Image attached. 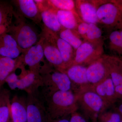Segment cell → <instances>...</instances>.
Masks as SVG:
<instances>
[{
	"instance_id": "7a4b0ae2",
	"label": "cell",
	"mask_w": 122,
	"mask_h": 122,
	"mask_svg": "<svg viewBox=\"0 0 122 122\" xmlns=\"http://www.w3.org/2000/svg\"><path fill=\"white\" fill-rule=\"evenodd\" d=\"M14 15L15 23L11 25L7 33L15 39L22 53H24L39 41L41 35L22 15L15 11Z\"/></svg>"
},
{
	"instance_id": "2e32d148",
	"label": "cell",
	"mask_w": 122,
	"mask_h": 122,
	"mask_svg": "<svg viewBox=\"0 0 122 122\" xmlns=\"http://www.w3.org/2000/svg\"><path fill=\"white\" fill-rule=\"evenodd\" d=\"M22 52L16 41L8 33L0 35V57L16 59Z\"/></svg>"
},
{
	"instance_id": "52a82bcc",
	"label": "cell",
	"mask_w": 122,
	"mask_h": 122,
	"mask_svg": "<svg viewBox=\"0 0 122 122\" xmlns=\"http://www.w3.org/2000/svg\"><path fill=\"white\" fill-rule=\"evenodd\" d=\"M7 83L12 90H23L27 94L42 87L41 78L39 73L29 70L26 73L18 76L15 72L10 75L6 79Z\"/></svg>"
},
{
	"instance_id": "484cf974",
	"label": "cell",
	"mask_w": 122,
	"mask_h": 122,
	"mask_svg": "<svg viewBox=\"0 0 122 122\" xmlns=\"http://www.w3.org/2000/svg\"><path fill=\"white\" fill-rule=\"evenodd\" d=\"M83 40L95 46H103L102 31L96 24H89L88 30Z\"/></svg>"
},
{
	"instance_id": "277c9868",
	"label": "cell",
	"mask_w": 122,
	"mask_h": 122,
	"mask_svg": "<svg viewBox=\"0 0 122 122\" xmlns=\"http://www.w3.org/2000/svg\"><path fill=\"white\" fill-rule=\"evenodd\" d=\"M76 95L78 109L84 117L92 122L97 121L103 110V102L100 97L90 89Z\"/></svg>"
},
{
	"instance_id": "3957f363",
	"label": "cell",
	"mask_w": 122,
	"mask_h": 122,
	"mask_svg": "<svg viewBox=\"0 0 122 122\" xmlns=\"http://www.w3.org/2000/svg\"><path fill=\"white\" fill-rule=\"evenodd\" d=\"M43 89L47 92L72 90L69 78L64 72L56 70L49 63L45 62L39 71Z\"/></svg>"
},
{
	"instance_id": "d4e9b609",
	"label": "cell",
	"mask_w": 122,
	"mask_h": 122,
	"mask_svg": "<svg viewBox=\"0 0 122 122\" xmlns=\"http://www.w3.org/2000/svg\"><path fill=\"white\" fill-rule=\"evenodd\" d=\"M12 5L5 2H0V28L9 29L14 14Z\"/></svg>"
},
{
	"instance_id": "74e56055",
	"label": "cell",
	"mask_w": 122,
	"mask_h": 122,
	"mask_svg": "<svg viewBox=\"0 0 122 122\" xmlns=\"http://www.w3.org/2000/svg\"><path fill=\"white\" fill-rule=\"evenodd\" d=\"M121 122H122V120H121Z\"/></svg>"
},
{
	"instance_id": "ffe728a7",
	"label": "cell",
	"mask_w": 122,
	"mask_h": 122,
	"mask_svg": "<svg viewBox=\"0 0 122 122\" xmlns=\"http://www.w3.org/2000/svg\"><path fill=\"white\" fill-rule=\"evenodd\" d=\"M20 65L18 58L13 59L6 57H0V91L3 87L8 76Z\"/></svg>"
},
{
	"instance_id": "e575fe53",
	"label": "cell",
	"mask_w": 122,
	"mask_h": 122,
	"mask_svg": "<svg viewBox=\"0 0 122 122\" xmlns=\"http://www.w3.org/2000/svg\"><path fill=\"white\" fill-rule=\"evenodd\" d=\"M122 26V22H121V25H120V26Z\"/></svg>"
},
{
	"instance_id": "5bb4252c",
	"label": "cell",
	"mask_w": 122,
	"mask_h": 122,
	"mask_svg": "<svg viewBox=\"0 0 122 122\" xmlns=\"http://www.w3.org/2000/svg\"><path fill=\"white\" fill-rule=\"evenodd\" d=\"M86 75L91 86L101 83L110 76L104 55L87 66Z\"/></svg>"
},
{
	"instance_id": "e0dca14e",
	"label": "cell",
	"mask_w": 122,
	"mask_h": 122,
	"mask_svg": "<svg viewBox=\"0 0 122 122\" xmlns=\"http://www.w3.org/2000/svg\"><path fill=\"white\" fill-rule=\"evenodd\" d=\"M18 10V13L25 18H28L38 23L41 20V13L37 4L33 0L13 1Z\"/></svg>"
},
{
	"instance_id": "4fadbf2b",
	"label": "cell",
	"mask_w": 122,
	"mask_h": 122,
	"mask_svg": "<svg viewBox=\"0 0 122 122\" xmlns=\"http://www.w3.org/2000/svg\"><path fill=\"white\" fill-rule=\"evenodd\" d=\"M104 58L118 98L122 99V60L104 55Z\"/></svg>"
},
{
	"instance_id": "7402d4cb",
	"label": "cell",
	"mask_w": 122,
	"mask_h": 122,
	"mask_svg": "<svg viewBox=\"0 0 122 122\" xmlns=\"http://www.w3.org/2000/svg\"><path fill=\"white\" fill-rule=\"evenodd\" d=\"M41 20L45 25V29L54 33L57 34L62 28L59 24L54 10L51 8L41 12Z\"/></svg>"
},
{
	"instance_id": "8992f818",
	"label": "cell",
	"mask_w": 122,
	"mask_h": 122,
	"mask_svg": "<svg viewBox=\"0 0 122 122\" xmlns=\"http://www.w3.org/2000/svg\"><path fill=\"white\" fill-rule=\"evenodd\" d=\"M97 15L98 23L110 28L120 26L122 7L115 1L98 0Z\"/></svg>"
},
{
	"instance_id": "f546056e",
	"label": "cell",
	"mask_w": 122,
	"mask_h": 122,
	"mask_svg": "<svg viewBox=\"0 0 122 122\" xmlns=\"http://www.w3.org/2000/svg\"><path fill=\"white\" fill-rule=\"evenodd\" d=\"M89 24L86 22L81 21L79 23L76 30V32L83 40L88 30Z\"/></svg>"
},
{
	"instance_id": "6da1fadb",
	"label": "cell",
	"mask_w": 122,
	"mask_h": 122,
	"mask_svg": "<svg viewBox=\"0 0 122 122\" xmlns=\"http://www.w3.org/2000/svg\"><path fill=\"white\" fill-rule=\"evenodd\" d=\"M41 92L51 120L66 117L78 109L77 95L72 90Z\"/></svg>"
},
{
	"instance_id": "9a60e30c",
	"label": "cell",
	"mask_w": 122,
	"mask_h": 122,
	"mask_svg": "<svg viewBox=\"0 0 122 122\" xmlns=\"http://www.w3.org/2000/svg\"><path fill=\"white\" fill-rule=\"evenodd\" d=\"M98 0H75L77 13L82 21L89 24L98 23L97 15Z\"/></svg>"
},
{
	"instance_id": "4316f807",
	"label": "cell",
	"mask_w": 122,
	"mask_h": 122,
	"mask_svg": "<svg viewBox=\"0 0 122 122\" xmlns=\"http://www.w3.org/2000/svg\"><path fill=\"white\" fill-rule=\"evenodd\" d=\"M47 1L49 7L51 8L58 10L71 11L77 14L76 11L75 0H50Z\"/></svg>"
},
{
	"instance_id": "83f0119b",
	"label": "cell",
	"mask_w": 122,
	"mask_h": 122,
	"mask_svg": "<svg viewBox=\"0 0 122 122\" xmlns=\"http://www.w3.org/2000/svg\"><path fill=\"white\" fill-rule=\"evenodd\" d=\"M122 116L114 109H109L103 112L99 115L97 121L98 122H121Z\"/></svg>"
},
{
	"instance_id": "4dcf8cb0",
	"label": "cell",
	"mask_w": 122,
	"mask_h": 122,
	"mask_svg": "<svg viewBox=\"0 0 122 122\" xmlns=\"http://www.w3.org/2000/svg\"><path fill=\"white\" fill-rule=\"evenodd\" d=\"M70 116V122H87L84 116L77 111L74 112Z\"/></svg>"
},
{
	"instance_id": "30bf717a",
	"label": "cell",
	"mask_w": 122,
	"mask_h": 122,
	"mask_svg": "<svg viewBox=\"0 0 122 122\" xmlns=\"http://www.w3.org/2000/svg\"><path fill=\"white\" fill-rule=\"evenodd\" d=\"M87 68L86 66L76 65L70 66L65 71L71 81L72 90L76 94L91 87L87 80Z\"/></svg>"
},
{
	"instance_id": "9c48e42d",
	"label": "cell",
	"mask_w": 122,
	"mask_h": 122,
	"mask_svg": "<svg viewBox=\"0 0 122 122\" xmlns=\"http://www.w3.org/2000/svg\"><path fill=\"white\" fill-rule=\"evenodd\" d=\"M103 52V46H95L88 42L83 41L75 51L73 61L70 66L76 65L87 66L102 56Z\"/></svg>"
},
{
	"instance_id": "ba28073f",
	"label": "cell",
	"mask_w": 122,
	"mask_h": 122,
	"mask_svg": "<svg viewBox=\"0 0 122 122\" xmlns=\"http://www.w3.org/2000/svg\"><path fill=\"white\" fill-rule=\"evenodd\" d=\"M55 34L44 29L41 37L44 56L51 66L56 70L65 73V65L55 40Z\"/></svg>"
},
{
	"instance_id": "603a6c76",
	"label": "cell",
	"mask_w": 122,
	"mask_h": 122,
	"mask_svg": "<svg viewBox=\"0 0 122 122\" xmlns=\"http://www.w3.org/2000/svg\"><path fill=\"white\" fill-rule=\"evenodd\" d=\"M9 90L2 87L0 91V122H10L11 100Z\"/></svg>"
},
{
	"instance_id": "d590c367",
	"label": "cell",
	"mask_w": 122,
	"mask_h": 122,
	"mask_svg": "<svg viewBox=\"0 0 122 122\" xmlns=\"http://www.w3.org/2000/svg\"><path fill=\"white\" fill-rule=\"evenodd\" d=\"M98 122V121H96V122Z\"/></svg>"
},
{
	"instance_id": "ac0fdd59",
	"label": "cell",
	"mask_w": 122,
	"mask_h": 122,
	"mask_svg": "<svg viewBox=\"0 0 122 122\" xmlns=\"http://www.w3.org/2000/svg\"><path fill=\"white\" fill-rule=\"evenodd\" d=\"M10 122H28L25 98L16 95L12 99Z\"/></svg>"
},
{
	"instance_id": "836d02e7",
	"label": "cell",
	"mask_w": 122,
	"mask_h": 122,
	"mask_svg": "<svg viewBox=\"0 0 122 122\" xmlns=\"http://www.w3.org/2000/svg\"><path fill=\"white\" fill-rule=\"evenodd\" d=\"M119 52H120L122 53V47H121V48H120V50H119Z\"/></svg>"
},
{
	"instance_id": "1f68e13d",
	"label": "cell",
	"mask_w": 122,
	"mask_h": 122,
	"mask_svg": "<svg viewBox=\"0 0 122 122\" xmlns=\"http://www.w3.org/2000/svg\"><path fill=\"white\" fill-rule=\"evenodd\" d=\"M114 105H116L114 109L116 110L122 116V99H118Z\"/></svg>"
},
{
	"instance_id": "cb8c5ba5",
	"label": "cell",
	"mask_w": 122,
	"mask_h": 122,
	"mask_svg": "<svg viewBox=\"0 0 122 122\" xmlns=\"http://www.w3.org/2000/svg\"><path fill=\"white\" fill-rule=\"evenodd\" d=\"M58 35L61 38L72 46L75 52L84 41L75 30L62 28Z\"/></svg>"
},
{
	"instance_id": "f1b7e54d",
	"label": "cell",
	"mask_w": 122,
	"mask_h": 122,
	"mask_svg": "<svg viewBox=\"0 0 122 122\" xmlns=\"http://www.w3.org/2000/svg\"><path fill=\"white\" fill-rule=\"evenodd\" d=\"M109 40L111 49L119 52L122 46V29L112 31L109 35Z\"/></svg>"
},
{
	"instance_id": "7c38bea8",
	"label": "cell",
	"mask_w": 122,
	"mask_h": 122,
	"mask_svg": "<svg viewBox=\"0 0 122 122\" xmlns=\"http://www.w3.org/2000/svg\"><path fill=\"white\" fill-rule=\"evenodd\" d=\"M23 54L20 58L21 61L28 66L29 70L39 73L41 63L44 62V55L42 39L41 37L39 41L31 46Z\"/></svg>"
},
{
	"instance_id": "44dd1931",
	"label": "cell",
	"mask_w": 122,
	"mask_h": 122,
	"mask_svg": "<svg viewBox=\"0 0 122 122\" xmlns=\"http://www.w3.org/2000/svg\"><path fill=\"white\" fill-rule=\"evenodd\" d=\"M54 38L63 60L66 71L73 61L75 51L72 46L59 37L57 34H55Z\"/></svg>"
},
{
	"instance_id": "8fae6325",
	"label": "cell",
	"mask_w": 122,
	"mask_h": 122,
	"mask_svg": "<svg viewBox=\"0 0 122 122\" xmlns=\"http://www.w3.org/2000/svg\"><path fill=\"white\" fill-rule=\"evenodd\" d=\"M90 89L95 92L102 100L103 112L113 106L119 99L110 76L101 83L91 86Z\"/></svg>"
},
{
	"instance_id": "d6986e66",
	"label": "cell",
	"mask_w": 122,
	"mask_h": 122,
	"mask_svg": "<svg viewBox=\"0 0 122 122\" xmlns=\"http://www.w3.org/2000/svg\"><path fill=\"white\" fill-rule=\"evenodd\" d=\"M53 9L59 24L63 28L76 30L79 23L82 21L77 14L72 11Z\"/></svg>"
},
{
	"instance_id": "d6a6232c",
	"label": "cell",
	"mask_w": 122,
	"mask_h": 122,
	"mask_svg": "<svg viewBox=\"0 0 122 122\" xmlns=\"http://www.w3.org/2000/svg\"><path fill=\"white\" fill-rule=\"evenodd\" d=\"M51 122H70V121L66 117L51 120Z\"/></svg>"
},
{
	"instance_id": "5b68a950",
	"label": "cell",
	"mask_w": 122,
	"mask_h": 122,
	"mask_svg": "<svg viewBox=\"0 0 122 122\" xmlns=\"http://www.w3.org/2000/svg\"><path fill=\"white\" fill-rule=\"evenodd\" d=\"M27 94L26 98L28 122H51L41 92L38 89Z\"/></svg>"
},
{
	"instance_id": "8d00e7d4",
	"label": "cell",
	"mask_w": 122,
	"mask_h": 122,
	"mask_svg": "<svg viewBox=\"0 0 122 122\" xmlns=\"http://www.w3.org/2000/svg\"></svg>"
}]
</instances>
